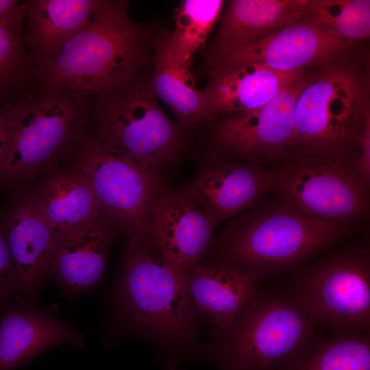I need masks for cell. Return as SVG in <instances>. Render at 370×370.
Masks as SVG:
<instances>
[{"instance_id":"6da1fadb","label":"cell","mask_w":370,"mask_h":370,"mask_svg":"<svg viewBox=\"0 0 370 370\" xmlns=\"http://www.w3.org/2000/svg\"><path fill=\"white\" fill-rule=\"evenodd\" d=\"M117 312L134 332L182 356L197 352L201 317L177 273L144 240L127 243L115 293Z\"/></svg>"},{"instance_id":"7a4b0ae2","label":"cell","mask_w":370,"mask_h":370,"mask_svg":"<svg viewBox=\"0 0 370 370\" xmlns=\"http://www.w3.org/2000/svg\"><path fill=\"white\" fill-rule=\"evenodd\" d=\"M128 5L100 0L87 25L38 68L36 87L91 93L140 74L147 36L130 18Z\"/></svg>"},{"instance_id":"3957f363","label":"cell","mask_w":370,"mask_h":370,"mask_svg":"<svg viewBox=\"0 0 370 370\" xmlns=\"http://www.w3.org/2000/svg\"><path fill=\"white\" fill-rule=\"evenodd\" d=\"M344 224L311 218L282 201L230 222L208 252L260 281L295 271L338 242Z\"/></svg>"},{"instance_id":"277c9868","label":"cell","mask_w":370,"mask_h":370,"mask_svg":"<svg viewBox=\"0 0 370 370\" xmlns=\"http://www.w3.org/2000/svg\"><path fill=\"white\" fill-rule=\"evenodd\" d=\"M316 326L288 291L259 288L204 355L222 370H291L317 343Z\"/></svg>"},{"instance_id":"5b68a950","label":"cell","mask_w":370,"mask_h":370,"mask_svg":"<svg viewBox=\"0 0 370 370\" xmlns=\"http://www.w3.org/2000/svg\"><path fill=\"white\" fill-rule=\"evenodd\" d=\"M87 95L86 132L108 151L158 175L177 158L182 130L140 74Z\"/></svg>"},{"instance_id":"8992f818","label":"cell","mask_w":370,"mask_h":370,"mask_svg":"<svg viewBox=\"0 0 370 370\" xmlns=\"http://www.w3.org/2000/svg\"><path fill=\"white\" fill-rule=\"evenodd\" d=\"M87 124V93L36 88L13 113L0 188H20L55 166Z\"/></svg>"},{"instance_id":"52a82bcc","label":"cell","mask_w":370,"mask_h":370,"mask_svg":"<svg viewBox=\"0 0 370 370\" xmlns=\"http://www.w3.org/2000/svg\"><path fill=\"white\" fill-rule=\"evenodd\" d=\"M310 77L297 101L293 156L336 160L370 125L367 85L342 61ZM289 149V151H290Z\"/></svg>"},{"instance_id":"ba28073f","label":"cell","mask_w":370,"mask_h":370,"mask_svg":"<svg viewBox=\"0 0 370 370\" xmlns=\"http://www.w3.org/2000/svg\"><path fill=\"white\" fill-rule=\"evenodd\" d=\"M288 291L312 322L336 333H370V251L341 248L294 271Z\"/></svg>"},{"instance_id":"9c48e42d","label":"cell","mask_w":370,"mask_h":370,"mask_svg":"<svg viewBox=\"0 0 370 370\" xmlns=\"http://www.w3.org/2000/svg\"><path fill=\"white\" fill-rule=\"evenodd\" d=\"M60 161L87 179L101 212L112 227L130 239L145 238L152 205L164 186L160 175L113 155L86 132Z\"/></svg>"},{"instance_id":"30bf717a","label":"cell","mask_w":370,"mask_h":370,"mask_svg":"<svg viewBox=\"0 0 370 370\" xmlns=\"http://www.w3.org/2000/svg\"><path fill=\"white\" fill-rule=\"evenodd\" d=\"M367 187L353 166L342 159L292 156L275 171L273 190L282 201L331 223L344 224L367 212Z\"/></svg>"},{"instance_id":"8fae6325","label":"cell","mask_w":370,"mask_h":370,"mask_svg":"<svg viewBox=\"0 0 370 370\" xmlns=\"http://www.w3.org/2000/svg\"><path fill=\"white\" fill-rule=\"evenodd\" d=\"M352 42L301 20L223 49L208 51L210 70L258 64L284 72L304 71L342 61Z\"/></svg>"},{"instance_id":"7c38bea8","label":"cell","mask_w":370,"mask_h":370,"mask_svg":"<svg viewBox=\"0 0 370 370\" xmlns=\"http://www.w3.org/2000/svg\"><path fill=\"white\" fill-rule=\"evenodd\" d=\"M216 226L184 189L163 186L152 205L143 240L186 278L209 251Z\"/></svg>"},{"instance_id":"4fadbf2b","label":"cell","mask_w":370,"mask_h":370,"mask_svg":"<svg viewBox=\"0 0 370 370\" xmlns=\"http://www.w3.org/2000/svg\"><path fill=\"white\" fill-rule=\"evenodd\" d=\"M310 77L284 89L261 108L223 117L214 140L223 150L251 160L289 151L297 101Z\"/></svg>"},{"instance_id":"5bb4252c","label":"cell","mask_w":370,"mask_h":370,"mask_svg":"<svg viewBox=\"0 0 370 370\" xmlns=\"http://www.w3.org/2000/svg\"><path fill=\"white\" fill-rule=\"evenodd\" d=\"M1 221L20 278L21 297L36 305L42 282L49 274L58 234L38 212L29 191L15 194Z\"/></svg>"},{"instance_id":"9a60e30c","label":"cell","mask_w":370,"mask_h":370,"mask_svg":"<svg viewBox=\"0 0 370 370\" xmlns=\"http://www.w3.org/2000/svg\"><path fill=\"white\" fill-rule=\"evenodd\" d=\"M275 171L254 162L212 160L184 190L217 225L253 206L273 190Z\"/></svg>"},{"instance_id":"2e32d148","label":"cell","mask_w":370,"mask_h":370,"mask_svg":"<svg viewBox=\"0 0 370 370\" xmlns=\"http://www.w3.org/2000/svg\"><path fill=\"white\" fill-rule=\"evenodd\" d=\"M260 280L210 252L190 271L186 286L202 319L227 328L259 290Z\"/></svg>"},{"instance_id":"e0dca14e","label":"cell","mask_w":370,"mask_h":370,"mask_svg":"<svg viewBox=\"0 0 370 370\" xmlns=\"http://www.w3.org/2000/svg\"><path fill=\"white\" fill-rule=\"evenodd\" d=\"M84 345L74 327L26 302L11 299L0 314V370H14L43 351L60 343Z\"/></svg>"},{"instance_id":"ac0fdd59","label":"cell","mask_w":370,"mask_h":370,"mask_svg":"<svg viewBox=\"0 0 370 370\" xmlns=\"http://www.w3.org/2000/svg\"><path fill=\"white\" fill-rule=\"evenodd\" d=\"M204 90L206 121L258 109L284 89L308 77L304 71L284 73L258 64L209 71Z\"/></svg>"},{"instance_id":"d6986e66","label":"cell","mask_w":370,"mask_h":370,"mask_svg":"<svg viewBox=\"0 0 370 370\" xmlns=\"http://www.w3.org/2000/svg\"><path fill=\"white\" fill-rule=\"evenodd\" d=\"M110 227L106 221H97L60 232L49 274L73 293L95 286L106 269L112 239Z\"/></svg>"},{"instance_id":"ffe728a7","label":"cell","mask_w":370,"mask_h":370,"mask_svg":"<svg viewBox=\"0 0 370 370\" xmlns=\"http://www.w3.org/2000/svg\"><path fill=\"white\" fill-rule=\"evenodd\" d=\"M66 165L68 168L53 166L43 173L35 189L29 191L38 212L58 234L90 222H108L89 182L76 169Z\"/></svg>"},{"instance_id":"44dd1931","label":"cell","mask_w":370,"mask_h":370,"mask_svg":"<svg viewBox=\"0 0 370 370\" xmlns=\"http://www.w3.org/2000/svg\"><path fill=\"white\" fill-rule=\"evenodd\" d=\"M100 0H27L26 47L38 68L53 59L90 20Z\"/></svg>"},{"instance_id":"7402d4cb","label":"cell","mask_w":370,"mask_h":370,"mask_svg":"<svg viewBox=\"0 0 370 370\" xmlns=\"http://www.w3.org/2000/svg\"><path fill=\"white\" fill-rule=\"evenodd\" d=\"M169 33H162L154 44L150 88L183 125L206 121L205 95L204 90L195 84L192 62L182 57L172 46Z\"/></svg>"},{"instance_id":"603a6c76","label":"cell","mask_w":370,"mask_h":370,"mask_svg":"<svg viewBox=\"0 0 370 370\" xmlns=\"http://www.w3.org/2000/svg\"><path fill=\"white\" fill-rule=\"evenodd\" d=\"M309 0H233L209 51L252 40L264 33L301 19Z\"/></svg>"},{"instance_id":"cb8c5ba5","label":"cell","mask_w":370,"mask_h":370,"mask_svg":"<svg viewBox=\"0 0 370 370\" xmlns=\"http://www.w3.org/2000/svg\"><path fill=\"white\" fill-rule=\"evenodd\" d=\"M38 66L23 26L0 23V106L18 103L36 89Z\"/></svg>"},{"instance_id":"d4e9b609","label":"cell","mask_w":370,"mask_h":370,"mask_svg":"<svg viewBox=\"0 0 370 370\" xmlns=\"http://www.w3.org/2000/svg\"><path fill=\"white\" fill-rule=\"evenodd\" d=\"M301 21L351 42L370 35L369 0H309Z\"/></svg>"},{"instance_id":"484cf974","label":"cell","mask_w":370,"mask_h":370,"mask_svg":"<svg viewBox=\"0 0 370 370\" xmlns=\"http://www.w3.org/2000/svg\"><path fill=\"white\" fill-rule=\"evenodd\" d=\"M291 370H370V334L339 332L317 341Z\"/></svg>"},{"instance_id":"4316f807","label":"cell","mask_w":370,"mask_h":370,"mask_svg":"<svg viewBox=\"0 0 370 370\" xmlns=\"http://www.w3.org/2000/svg\"><path fill=\"white\" fill-rule=\"evenodd\" d=\"M224 5L222 0H185L175 10V29L169 33L175 50L191 61L205 43Z\"/></svg>"},{"instance_id":"83f0119b","label":"cell","mask_w":370,"mask_h":370,"mask_svg":"<svg viewBox=\"0 0 370 370\" xmlns=\"http://www.w3.org/2000/svg\"><path fill=\"white\" fill-rule=\"evenodd\" d=\"M21 281L12 260L0 220V314L12 296L20 293Z\"/></svg>"},{"instance_id":"f1b7e54d","label":"cell","mask_w":370,"mask_h":370,"mask_svg":"<svg viewBox=\"0 0 370 370\" xmlns=\"http://www.w3.org/2000/svg\"><path fill=\"white\" fill-rule=\"evenodd\" d=\"M25 21V8L23 3L16 0H0V23L23 26Z\"/></svg>"},{"instance_id":"f546056e","label":"cell","mask_w":370,"mask_h":370,"mask_svg":"<svg viewBox=\"0 0 370 370\" xmlns=\"http://www.w3.org/2000/svg\"><path fill=\"white\" fill-rule=\"evenodd\" d=\"M16 104L0 106V172L3 156L7 145L8 132Z\"/></svg>"},{"instance_id":"4dcf8cb0","label":"cell","mask_w":370,"mask_h":370,"mask_svg":"<svg viewBox=\"0 0 370 370\" xmlns=\"http://www.w3.org/2000/svg\"><path fill=\"white\" fill-rule=\"evenodd\" d=\"M165 370H178L175 362L173 359L169 358L165 365Z\"/></svg>"}]
</instances>
